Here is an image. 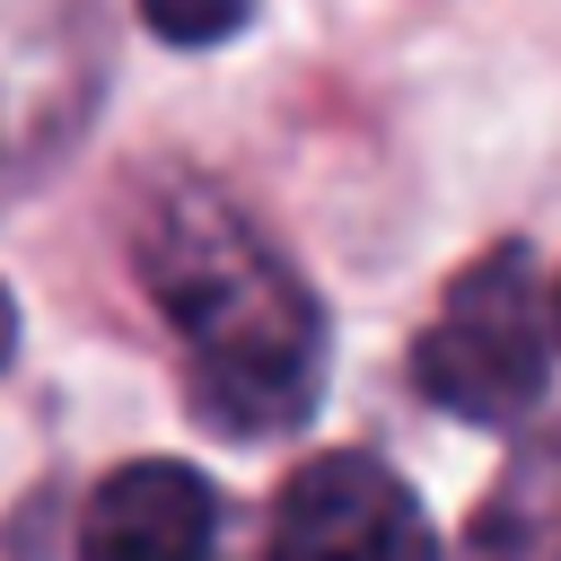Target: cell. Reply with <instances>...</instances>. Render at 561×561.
I'll use <instances>...</instances> for the list:
<instances>
[{"mask_svg": "<svg viewBox=\"0 0 561 561\" xmlns=\"http://www.w3.org/2000/svg\"><path fill=\"white\" fill-rule=\"evenodd\" d=\"M210 543H219V491L175 456L105 473L79 517V561H210Z\"/></svg>", "mask_w": 561, "mask_h": 561, "instance_id": "obj_4", "label": "cell"}, {"mask_svg": "<svg viewBox=\"0 0 561 561\" xmlns=\"http://www.w3.org/2000/svg\"><path fill=\"white\" fill-rule=\"evenodd\" d=\"M140 18H149V35H167V44H228V35L254 18V0H140Z\"/></svg>", "mask_w": 561, "mask_h": 561, "instance_id": "obj_6", "label": "cell"}, {"mask_svg": "<svg viewBox=\"0 0 561 561\" xmlns=\"http://www.w3.org/2000/svg\"><path fill=\"white\" fill-rule=\"evenodd\" d=\"M543 342H552V316L526 245H491L456 272L438 324L412 342V377L456 421H517L543 394Z\"/></svg>", "mask_w": 561, "mask_h": 561, "instance_id": "obj_2", "label": "cell"}, {"mask_svg": "<svg viewBox=\"0 0 561 561\" xmlns=\"http://www.w3.org/2000/svg\"><path fill=\"white\" fill-rule=\"evenodd\" d=\"M140 289L158 298L193 403L228 438H280L316 412L324 386V307L289 254L210 184H184L140 228Z\"/></svg>", "mask_w": 561, "mask_h": 561, "instance_id": "obj_1", "label": "cell"}, {"mask_svg": "<svg viewBox=\"0 0 561 561\" xmlns=\"http://www.w3.org/2000/svg\"><path fill=\"white\" fill-rule=\"evenodd\" d=\"M9 342H18V307H9V289H0V359H9Z\"/></svg>", "mask_w": 561, "mask_h": 561, "instance_id": "obj_7", "label": "cell"}, {"mask_svg": "<svg viewBox=\"0 0 561 561\" xmlns=\"http://www.w3.org/2000/svg\"><path fill=\"white\" fill-rule=\"evenodd\" d=\"M552 333H561V289H552Z\"/></svg>", "mask_w": 561, "mask_h": 561, "instance_id": "obj_8", "label": "cell"}, {"mask_svg": "<svg viewBox=\"0 0 561 561\" xmlns=\"http://www.w3.org/2000/svg\"><path fill=\"white\" fill-rule=\"evenodd\" d=\"M272 561H438V535L377 456H307L272 500Z\"/></svg>", "mask_w": 561, "mask_h": 561, "instance_id": "obj_3", "label": "cell"}, {"mask_svg": "<svg viewBox=\"0 0 561 561\" xmlns=\"http://www.w3.org/2000/svg\"><path fill=\"white\" fill-rule=\"evenodd\" d=\"M465 561H561V430L526 438L508 473L482 491Z\"/></svg>", "mask_w": 561, "mask_h": 561, "instance_id": "obj_5", "label": "cell"}]
</instances>
